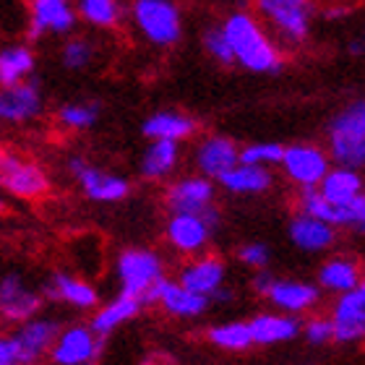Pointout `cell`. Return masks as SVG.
Here are the masks:
<instances>
[{"label": "cell", "mask_w": 365, "mask_h": 365, "mask_svg": "<svg viewBox=\"0 0 365 365\" xmlns=\"http://www.w3.org/2000/svg\"><path fill=\"white\" fill-rule=\"evenodd\" d=\"M350 53L352 55H363V39H352V42H350Z\"/></svg>", "instance_id": "obj_42"}, {"label": "cell", "mask_w": 365, "mask_h": 365, "mask_svg": "<svg viewBox=\"0 0 365 365\" xmlns=\"http://www.w3.org/2000/svg\"><path fill=\"white\" fill-rule=\"evenodd\" d=\"M300 212L311 214V217H319V220L329 222L331 227H355L363 230L365 225V196H358L347 201V204H331L321 196L319 188H300Z\"/></svg>", "instance_id": "obj_10"}, {"label": "cell", "mask_w": 365, "mask_h": 365, "mask_svg": "<svg viewBox=\"0 0 365 365\" xmlns=\"http://www.w3.org/2000/svg\"><path fill=\"white\" fill-rule=\"evenodd\" d=\"M237 162H240V146L227 136L214 133V136H206L204 141L196 146L198 173L206 178H212V180H217L222 173H227Z\"/></svg>", "instance_id": "obj_19"}, {"label": "cell", "mask_w": 365, "mask_h": 365, "mask_svg": "<svg viewBox=\"0 0 365 365\" xmlns=\"http://www.w3.org/2000/svg\"><path fill=\"white\" fill-rule=\"evenodd\" d=\"M21 365L19 363V350H16V344L11 336H0V365Z\"/></svg>", "instance_id": "obj_40"}, {"label": "cell", "mask_w": 365, "mask_h": 365, "mask_svg": "<svg viewBox=\"0 0 365 365\" xmlns=\"http://www.w3.org/2000/svg\"><path fill=\"white\" fill-rule=\"evenodd\" d=\"M58 321L53 319H26L21 321L19 331L11 334L16 350H19V363L21 365H34L45 358L50 347H53L55 336H58Z\"/></svg>", "instance_id": "obj_14"}, {"label": "cell", "mask_w": 365, "mask_h": 365, "mask_svg": "<svg viewBox=\"0 0 365 365\" xmlns=\"http://www.w3.org/2000/svg\"><path fill=\"white\" fill-rule=\"evenodd\" d=\"M97 58V45L89 37H71L61 47V63L68 71H84L89 68Z\"/></svg>", "instance_id": "obj_35"}, {"label": "cell", "mask_w": 365, "mask_h": 365, "mask_svg": "<svg viewBox=\"0 0 365 365\" xmlns=\"http://www.w3.org/2000/svg\"><path fill=\"white\" fill-rule=\"evenodd\" d=\"M68 173L76 178L84 196L91 198V201H99V204H118L123 198H128L130 193V182L125 178L107 173L102 168H94L84 157H71Z\"/></svg>", "instance_id": "obj_7"}, {"label": "cell", "mask_w": 365, "mask_h": 365, "mask_svg": "<svg viewBox=\"0 0 365 365\" xmlns=\"http://www.w3.org/2000/svg\"><path fill=\"white\" fill-rule=\"evenodd\" d=\"M42 110H45V94L34 76L21 84L0 86V123L21 125L39 118Z\"/></svg>", "instance_id": "obj_12"}, {"label": "cell", "mask_w": 365, "mask_h": 365, "mask_svg": "<svg viewBox=\"0 0 365 365\" xmlns=\"http://www.w3.org/2000/svg\"><path fill=\"white\" fill-rule=\"evenodd\" d=\"M284 146L274 144V141H259V144H248L240 149V162L245 165H259V168H272L279 165Z\"/></svg>", "instance_id": "obj_36"}, {"label": "cell", "mask_w": 365, "mask_h": 365, "mask_svg": "<svg viewBox=\"0 0 365 365\" xmlns=\"http://www.w3.org/2000/svg\"><path fill=\"white\" fill-rule=\"evenodd\" d=\"M146 138H165V141H185L198 130V120L180 110H160L152 113L141 125Z\"/></svg>", "instance_id": "obj_23"}, {"label": "cell", "mask_w": 365, "mask_h": 365, "mask_svg": "<svg viewBox=\"0 0 365 365\" xmlns=\"http://www.w3.org/2000/svg\"><path fill=\"white\" fill-rule=\"evenodd\" d=\"M300 331H303L305 339L311 344H329L331 342V334H334L331 319H311L305 327H300Z\"/></svg>", "instance_id": "obj_38"}, {"label": "cell", "mask_w": 365, "mask_h": 365, "mask_svg": "<svg viewBox=\"0 0 365 365\" xmlns=\"http://www.w3.org/2000/svg\"><path fill=\"white\" fill-rule=\"evenodd\" d=\"M222 29L227 34L232 61L240 68H245L248 73H261V76L282 71L284 66L282 47L272 39L259 16L248 14V11H232L222 21Z\"/></svg>", "instance_id": "obj_1"}, {"label": "cell", "mask_w": 365, "mask_h": 365, "mask_svg": "<svg viewBox=\"0 0 365 365\" xmlns=\"http://www.w3.org/2000/svg\"><path fill=\"white\" fill-rule=\"evenodd\" d=\"M73 0H29V26L26 37L42 39L47 34H71L76 29Z\"/></svg>", "instance_id": "obj_11"}, {"label": "cell", "mask_w": 365, "mask_h": 365, "mask_svg": "<svg viewBox=\"0 0 365 365\" xmlns=\"http://www.w3.org/2000/svg\"><path fill=\"white\" fill-rule=\"evenodd\" d=\"M0 214H8V204L6 198H3V193H0Z\"/></svg>", "instance_id": "obj_43"}, {"label": "cell", "mask_w": 365, "mask_h": 365, "mask_svg": "<svg viewBox=\"0 0 365 365\" xmlns=\"http://www.w3.org/2000/svg\"><path fill=\"white\" fill-rule=\"evenodd\" d=\"M86 365H97V363H86Z\"/></svg>", "instance_id": "obj_44"}, {"label": "cell", "mask_w": 365, "mask_h": 365, "mask_svg": "<svg viewBox=\"0 0 365 365\" xmlns=\"http://www.w3.org/2000/svg\"><path fill=\"white\" fill-rule=\"evenodd\" d=\"M165 204L170 214H204L214 206V182L206 175H188L175 180L165 193Z\"/></svg>", "instance_id": "obj_15"}, {"label": "cell", "mask_w": 365, "mask_h": 365, "mask_svg": "<svg viewBox=\"0 0 365 365\" xmlns=\"http://www.w3.org/2000/svg\"><path fill=\"white\" fill-rule=\"evenodd\" d=\"M45 295L61 303H68L73 308H94L97 305V289L91 287L86 279L71 277V274H53V279L47 282Z\"/></svg>", "instance_id": "obj_30"}, {"label": "cell", "mask_w": 365, "mask_h": 365, "mask_svg": "<svg viewBox=\"0 0 365 365\" xmlns=\"http://www.w3.org/2000/svg\"><path fill=\"white\" fill-rule=\"evenodd\" d=\"M220 185L230 193H237V196H259V193H267L272 188V173L269 168H259V165H245V162H237L227 173H222Z\"/></svg>", "instance_id": "obj_25"}, {"label": "cell", "mask_w": 365, "mask_h": 365, "mask_svg": "<svg viewBox=\"0 0 365 365\" xmlns=\"http://www.w3.org/2000/svg\"><path fill=\"white\" fill-rule=\"evenodd\" d=\"M300 321L292 313H261L248 321L253 344H282L295 339L300 331Z\"/></svg>", "instance_id": "obj_24"}, {"label": "cell", "mask_w": 365, "mask_h": 365, "mask_svg": "<svg viewBox=\"0 0 365 365\" xmlns=\"http://www.w3.org/2000/svg\"><path fill=\"white\" fill-rule=\"evenodd\" d=\"M269 303L277 305L282 313H305L308 308L319 303V287H313L308 282L297 279H277L274 277L272 287L267 289Z\"/></svg>", "instance_id": "obj_22"}, {"label": "cell", "mask_w": 365, "mask_h": 365, "mask_svg": "<svg viewBox=\"0 0 365 365\" xmlns=\"http://www.w3.org/2000/svg\"><path fill=\"white\" fill-rule=\"evenodd\" d=\"M204 50L214 63H220V66H235L227 34L222 29V24H214V26H209V29L204 31Z\"/></svg>", "instance_id": "obj_37"}, {"label": "cell", "mask_w": 365, "mask_h": 365, "mask_svg": "<svg viewBox=\"0 0 365 365\" xmlns=\"http://www.w3.org/2000/svg\"><path fill=\"white\" fill-rule=\"evenodd\" d=\"M329 160L342 168L360 170L365 162V102L352 99L331 118L327 130Z\"/></svg>", "instance_id": "obj_2"}, {"label": "cell", "mask_w": 365, "mask_h": 365, "mask_svg": "<svg viewBox=\"0 0 365 365\" xmlns=\"http://www.w3.org/2000/svg\"><path fill=\"white\" fill-rule=\"evenodd\" d=\"M225 277H227L225 261L217 259V256H201V259L188 261V264L180 269L178 282H180L182 287L198 292V295L212 297L214 289L225 284Z\"/></svg>", "instance_id": "obj_21"}, {"label": "cell", "mask_w": 365, "mask_h": 365, "mask_svg": "<svg viewBox=\"0 0 365 365\" xmlns=\"http://www.w3.org/2000/svg\"><path fill=\"white\" fill-rule=\"evenodd\" d=\"M133 26L154 47H175L182 39V14L175 0H133Z\"/></svg>", "instance_id": "obj_4"}, {"label": "cell", "mask_w": 365, "mask_h": 365, "mask_svg": "<svg viewBox=\"0 0 365 365\" xmlns=\"http://www.w3.org/2000/svg\"><path fill=\"white\" fill-rule=\"evenodd\" d=\"M279 165L287 180L295 182L297 188H313L327 175L331 160H329L327 149L319 144H292L284 146Z\"/></svg>", "instance_id": "obj_8"}, {"label": "cell", "mask_w": 365, "mask_h": 365, "mask_svg": "<svg viewBox=\"0 0 365 365\" xmlns=\"http://www.w3.org/2000/svg\"><path fill=\"white\" fill-rule=\"evenodd\" d=\"M34 68H37V58L26 42L0 47V86L21 84L34 76Z\"/></svg>", "instance_id": "obj_27"}, {"label": "cell", "mask_w": 365, "mask_h": 365, "mask_svg": "<svg viewBox=\"0 0 365 365\" xmlns=\"http://www.w3.org/2000/svg\"><path fill=\"white\" fill-rule=\"evenodd\" d=\"M73 8H76V16L81 21L99 31L118 29V24L123 19L120 0H76Z\"/></svg>", "instance_id": "obj_32"}, {"label": "cell", "mask_w": 365, "mask_h": 365, "mask_svg": "<svg viewBox=\"0 0 365 365\" xmlns=\"http://www.w3.org/2000/svg\"><path fill=\"white\" fill-rule=\"evenodd\" d=\"M149 303H160L175 319H196L209 308V297L182 287L180 282L162 279L149 295Z\"/></svg>", "instance_id": "obj_18"}, {"label": "cell", "mask_w": 365, "mask_h": 365, "mask_svg": "<svg viewBox=\"0 0 365 365\" xmlns=\"http://www.w3.org/2000/svg\"><path fill=\"white\" fill-rule=\"evenodd\" d=\"M319 193L331 204H347L352 198L363 196V178L355 168H329L327 175L321 178V182L316 185Z\"/></svg>", "instance_id": "obj_26"}, {"label": "cell", "mask_w": 365, "mask_h": 365, "mask_svg": "<svg viewBox=\"0 0 365 365\" xmlns=\"http://www.w3.org/2000/svg\"><path fill=\"white\" fill-rule=\"evenodd\" d=\"M331 342L339 344H355L363 339L365 334V287L347 289L339 292V300L334 303V313H331Z\"/></svg>", "instance_id": "obj_13"}, {"label": "cell", "mask_w": 365, "mask_h": 365, "mask_svg": "<svg viewBox=\"0 0 365 365\" xmlns=\"http://www.w3.org/2000/svg\"><path fill=\"white\" fill-rule=\"evenodd\" d=\"M42 308V295L26 284L21 274H8L0 279V316L21 324Z\"/></svg>", "instance_id": "obj_16"}, {"label": "cell", "mask_w": 365, "mask_h": 365, "mask_svg": "<svg viewBox=\"0 0 365 365\" xmlns=\"http://www.w3.org/2000/svg\"><path fill=\"white\" fill-rule=\"evenodd\" d=\"M212 230L214 227L204 220V214L173 212L168 220V240L178 253L196 256L206 248Z\"/></svg>", "instance_id": "obj_17"}, {"label": "cell", "mask_w": 365, "mask_h": 365, "mask_svg": "<svg viewBox=\"0 0 365 365\" xmlns=\"http://www.w3.org/2000/svg\"><path fill=\"white\" fill-rule=\"evenodd\" d=\"M0 190L24 201H34L50 190V178L34 160L16 149L0 146Z\"/></svg>", "instance_id": "obj_5"}, {"label": "cell", "mask_w": 365, "mask_h": 365, "mask_svg": "<svg viewBox=\"0 0 365 365\" xmlns=\"http://www.w3.org/2000/svg\"><path fill=\"white\" fill-rule=\"evenodd\" d=\"M118 279L123 284V292L138 295L144 303H149L152 289L165 279V264H162L160 253L146 251V248H128L118 256L115 264Z\"/></svg>", "instance_id": "obj_6"}, {"label": "cell", "mask_w": 365, "mask_h": 365, "mask_svg": "<svg viewBox=\"0 0 365 365\" xmlns=\"http://www.w3.org/2000/svg\"><path fill=\"white\" fill-rule=\"evenodd\" d=\"M289 240L308 253L327 251L336 243V227H331L329 222L311 217V214H295L289 220Z\"/></svg>", "instance_id": "obj_20"}, {"label": "cell", "mask_w": 365, "mask_h": 365, "mask_svg": "<svg viewBox=\"0 0 365 365\" xmlns=\"http://www.w3.org/2000/svg\"><path fill=\"white\" fill-rule=\"evenodd\" d=\"M319 284L331 292H347V289L363 284L360 279V264L350 256H334L329 259L319 272Z\"/></svg>", "instance_id": "obj_31"}, {"label": "cell", "mask_w": 365, "mask_h": 365, "mask_svg": "<svg viewBox=\"0 0 365 365\" xmlns=\"http://www.w3.org/2000/svg\"><path fill=\"white\" fill-rule=\"evenodd\" d=\"M141 305H144V300L138 295L120 292V295L115 297V300H110L105 308H99V311L94 313V319H91L89 327L94 329L99 336H107L110 331H115V329L120 327V324L136 319L138 311H141Z\"/></svg>", "instance_id": "obj_29"}, {"label": "cell", "mask_w": 365, "mask_h": 365, "mask_svg": "<svg viewBox=\"0 0 365 365\" xmlns=\"http://www.w3.org/2000/svg\"><path fill=\"white\" fill-rule=\"evenodd\" d=\"M180 162V144L178 141H165V138H152L141 157V175L146 180H165L175 173Z\"/></svg>", "instance_id": "obj_28"}, {"label": "cell", "mask_w": 365, "mask_h": 365, "mask_svg": "<svg viewBox=\"0 0 365 365\" xmlns=\"http://www.w3.org/2000/svg\"><path fill=\"white\" fill-rule=\"evenodd\" d=\"M272 282H274L272 272H267V269H256V277H253V287H256V292L267 295V289L272 287Z\"/></svg>", "instance_id": "obj_41"}, {"label": "cell", "mask_w": 365, "mask_h": 365, "mask_svg": "<svg viewBox=\"0 0 365 365\" xmlns=\"http://www.w3.org/2000/svg\"><path fill=\"white\" fill-rule=\"evenodd\" d=\"M102 344H105V336H99L91 327L76 324V327L58 331L53 347H50V360H53V365L97 363Z\"/></svg>", "instance_id": "obj_9"}, {"label": "cell", "mask_w": 365, "mask_h": 365, "mask_svg": "<svg viewBox=\"0 0 365 365\" xmlns=\"http://www.w3.org/2000/svg\"><path fill=\"white\" fill-rule=\"evenodd\" d=\"M99 115H102V105L94 99H81V102H66L58 110V123L68 130H86L91 125H97Z\"/></svg>", "instance_id": "obj_33"}, {"label": "cell", "mask_w": 365, "mask_h": 365, "mask_svg": "<svg viewBox=\"0 0 365 365\" xmlns=\"http://www.w3.org/2000/svg\"><path fill=\"white\" fill-rule=\"evenodd\" d=\"M256 14L261 24H267L284 45L297 47L311 34L316 3L313 0H256Z\"/></svg>", "instance_id": "obj_3"}, {"label": "cell", "mask_w": 365, "mask_h": 365, "mask_svg": "<svg viewBox=\"0 0 365 365\" xmlns=\"http://www.w3.org/2000/svg\"><path fill=\"white\" fill-rule=\"evenodd\" d=\"M237 259L251 269H267V264H269L267 243H245L243 248L237 251Z\"/></svg>", "instance_id": "obj_39"}, {"label": "cell", "mask_w": 365, "mask_h": 365, "mask_svg": "<svg viewBox=\"0 0 365 365\" xmlns=\"http://www.w3.org/2000/svg\"><path fill=\"white\" fill-rule=\"evenodd\" d=\"M11 365H16V363H11Z\"/></svg>", "instance_id": "obj_45"}, {"label": "cell", "mask_w": 365, "mask_h": 365, "mask_svg": "<svg viewBox=\"0 0 365 365\" xmlns=\"http://www.w3.org/2000/svg\"><path fill=\"white\" fill-rule=\"evenodd\" d=\"M209 342L222 347V350H227V352L248 350V347L253 344L248 321H227V324L214 327L212 331H209Z\"/></svg>", "instance_id": "obj_34"}]
</instances>
